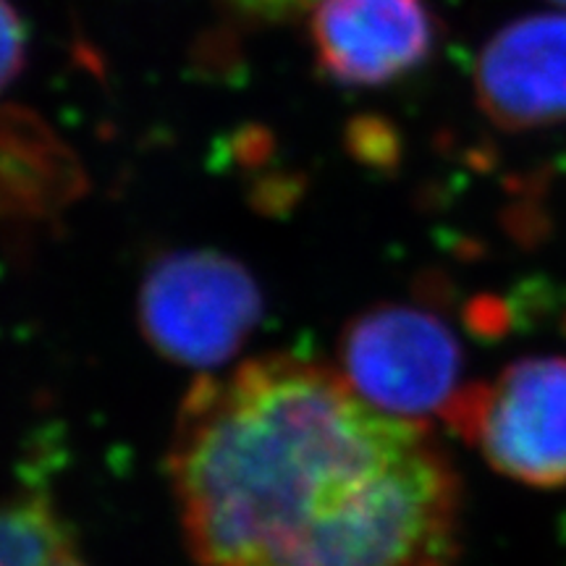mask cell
I'll return each mask as SVG.
<instances>
[{"mask_svg":"<svg viewBox=\"0 0 566 566\" xmlns=\"http://www.w3.org/2000/svg\"><path fill=\"white\" fill-rule=\"evenodd\" d=\"M168 475L197 566H451L459 551V480L428 428L310 359L197 380Z\"/></svg>","mask_w":566,"mask_h":566,"instance_id":"cell-1","label":"cell"},{"mask_svg":"<svg viewBox=\"0 0 566 566\" xmlns=\"http://www.w3.org/2000/svg\"><path fill=\"white\" fill-rule=\"evenodd\" d=\"M263 315L252 273L216 250L163 254L139 289V323L166 359L218 367L233 357Z\"/></svg>","mask_w":566,"mask_h":566,"instance_id":"cell-2","label":"cell"},{"mask_svg":"<svg viewBox=\"0 0 566 566\" xmlns=\"http://www.w3.org/2000/svg\"><path fill=\"white\" fill-rule=\"evenodd\" d=\"M338 373L367 405L422 422L462 396V346L441 317L412 304H378L346 325Z\"/></svg>","mask_w":566,"mask_h":566,"instance_id":"cell-3","label":"cell"},{"mask_svg":"<svg viewBox=\"0 0 566 566\" xmlns=\"http://www.w3.org/2000/svg\"><path fill=\"white\" fill-rule=\"evenodd\" d=\"M501 475L566 485V357H530L467 386L443 417Z\"/></svg>","mask_w":566,"mask_h":566,"instance_id":"cell-4","label":"cell"},{"mask_svg":"<svg viewBox=\"0 0 566 566\" xmlns=\"http://www.w3.org/2000/svg\"><path fill=\"white\" fill-rule=\"evenodd\" d=\"M315 61L346 87H380L412 74L436 48L428 0H317Z\"/></svg>","mask_w":566,"mask_h":566,"instance_id":"cell-5","label":"cell"},{"mask_svg":"<svg viewBox=\"0 0 566 566\" xmlns=\"http://www.w3.org/2000/svg\"><path fill=\"white\" fill-rule=\"evenodd\" d=\"M480 105L504 129L566 118V17L537 13L504 27L480 53Z\"/></svg>","mask_w":566,"mask_h":566,"instance_id":"cell-6","label":"cell"},{"mask_svg":"<svg viewBox=\"0 0 566 566\" xmlns=\"http://www.w3.org/2000/svg\"><path fill=\"white\" fill-rule=\"evenodd\" d=\"M87 187L80 158L38 116L0 113V212L42 221L76 202Z\"/></svg>","mask_w":566,"mask_h":566,"instance_id":"cell-7","label":"cell"},{"mask_svg":"<svg viewBox=\"0 0 566 566\" xmlns=\"http://www.w3.org/2000/svg\"><path fill=\"white\" fill-rule=\"evenodd\" d=\"M27 59V27L11 0H0V92L17 80Z\"/></svg>","mask_w":566,"mask_h":566,"instance_id":"cell-8","label":"cell"},{"mask_svg":"<svg viewBox=\"0 0 566 566\" xmlns=\"http://www.w3.org/2000/svg\"><path fill=\"white\" fill-rule=\"evenodd\" d=\"M226 3L252 21H283L315 6L317 0H226Z\"/></svg>","mask_w":566,"mask_h":566,"instance_id":"cell-9","label":"cell"},{"mask_svg":"<svg viewBox=\"0 0 566 566\" xmlns=\"http://www.w3.org/2000/svg\"><path fill=\"white\" fill-rule=\"evenodd\" d=\"M53 566H87V564H84V558L80 556V551H71V554L59 558V562H55Z\"/></svg>","mask_w":566,"mask_h":566,"instance_id":"cell-10","label":"cell"},{"mask_svg":"<svg viewBox=\"0 0 566 566\" xmlns=\"http://www.w3.org/2000/svg\"><path fill=\"white\" fill-rule=\"evenodd\" d=\"M558 3H566V0H558Z\"/></svg>","mask_w":566,"mask_h":566,"instance_id":"cell-11","label":"cell"}]
</instances>
